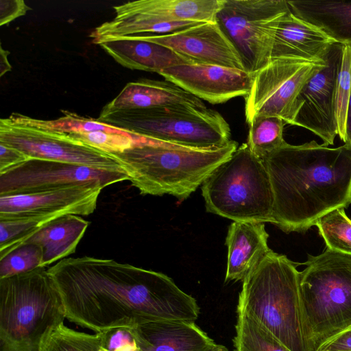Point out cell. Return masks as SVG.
<instances>
[{
  "label": "cell",
  "mask_w": 351,
  "mask_h": 351,
  "mask_svg": "<svg viewBox=\"0 0 351 351\" xmlns=\"http://www.w3.org/2000/svg\"><path fill=\"white\" fill-rule=\"evenodd\" d=\"M29 158L20 151L0 143V173H2Z\"/></svg>",
  "instance_id": "d6a6232c"
},
{
  "label": "cell",
  "mask_w": 351,
  "mask_h": 351,
  "mask_svg": "<svg viewBox=\"0 0 351 351\" xmlns=\"http://www.w3.org/2000/svg\"><path fill=\"white\" fill-rule=\"evenodd\" d=\"M128 180L124 171L96 169L73 163L31 158L0 173V196L34 193L67 185L97 182L105 187Z\"/></svg>",
  "instance_id": "7c38bea8"
},
{
  "label": "cell",
  "mask_w": 351,
  "mask_h": 351,
  "mask_svg": "<svg viewBox=\"0 0 351 351\" xmlns=\"http://www.w3.org/2000/svg\"><path fill=\"white\" fill-rule=\"evenodd\" d=\"M286 123L280 117L259 116L248 125L247 145L250 151L263 160L280 147L285 141L283 138Z\"/></svg>",
  "instance_id": "cb8c5ba5"
},
{
  "label": "cell",
  "mask_w": 351,
  "mask_h": 351,
  "mask_svg": "<svg viewBox=\"0 0 351 351\" xmlns=\"http://www.w3.org/2000/svg\"><path fill=\"white\" fill-rule=\"evenodd\" d=\"M99 45L124 67L160 73L178 64L193 63L172 49L136 36H125L103 41Z\"/></svg>",
  "instance_id": "44dd1931"
},
{
  "label": "cell",
  "mask_w": 351,
  "mask_h": 351,
  "mask_svg": "<svg viewBox=\"0 0 351 351\" xmlns=\"http://www.w3.org/2000/svg\"><path fill=\"white\" fill-rule=\"evenodd\" d=\"M343 45H331L325 53V66L312 77L302 89L299 100L302 106L294 125L305 128L328 147L338 135L335 113V86L340 69Z\"/></svg>",
  "instance_id": "4fadbf2b"
},
{
  "label": "cell",
  "mask_w": 351,
  "mask_h": 351,
  "mask_svg": "<svg viewBox=\"0 0 351 351\" xmlns=\"http://www.w3.org/2000/svg\"><path fill=\"white\" fill-rule=\"evenodd\" d=\"M97 119L147 138L191 149L219 148L230 141L228 123L207 107L178 105L123 110Z\"/></svg>",
  "instance_id": "ba28073f"
},
{
  "label": "cell",
  "mask_w": 351,
  "mask_h": 351,
  "mask_svg": "<svg viewBox=\"0 0 351 351\" xmlns=\"http://www.w3.org/2000/svg\"><path fill=\"white\" fill-rule=\"evenodd\" d=\"M186 105L206 108L202 99L167 81L141 79L128 83L101 110L99 117L130 109Z\"/></svg>",
  "instance_id": "e0dca14e"
},
{
  "label": "cell",
  "mask_w": 351,
  "mask_h": 351,
  "mask_svg": "<svg viewBox=\"0 0 351 351\" xmlns=\"http://www.w3.org/2000/svg\"><path fill=\"white\" fill-rule=\"evenodd\" d=\"M274 193L273 223L304 232L326 213L351 204V149L285 141L263 160Z\"/></svg>",
  "instance_id": "7a4b0ae2"
},
{
  "label": "cell",
  "mask_w": 351,
  "mask_h": 351,
  "mask_svg": "<svg viewBox=\"0 0 351 351\" xmlns=\"http://www.w3.org/2000/svg\"><path fill=\"white\" fill-rule=\"evenodd\" d=\"M104 185L84 182L51 190L0 196V219L29 216L56 219L66 215L92 214Z\"/></svg>",
  "instance_id": "5bb4252c"
},
{
  "label": "cell",
  "mask_w": 351,
  "mask_h": 351,
  "mask_svg": "<svg viewBox=\"0 0 351 351\" xmlns=\"http://www.w3.org/2000/svg\"><path fill=\"white\" fill-rule=\"evenodd\" d=\"M291 12L319 29L335 43L351 45V2L287 1Z\"/></svg>",
  "instance_id": "7402d4cb"
},
{
  "label": "cell",
  "mask_w": 351,
  "mask_h": 351,
  "mask_svg": "<svg viewBox=\"0 0 351 351\" xmlns=\"http://www.w3.org/2000/svg\"><path fill=\"white\" fill-rule=\"evenodd\" d=\"M65 318L61 295L46 267L0 279V343L40 348Z\"/></svg>",
  "instance_id": "8992f818"
},
{
  "label": "cell",
  "mask_w": 351,
  "mask_h": 351,
  "mask_svg": "<svg viewBox=\"0 0 351 351\" xmlns=\"http://www.w3.org/2000/svg\"><path fill=\"white\" fill-rule=\"evenodd\" d=\"M0 351H40V348H16L0 343Z\"/></svg>",
  "instance_id": "8d00e7d4"
},
{
  "label": "cell",
  "mask_w": 351,
  "mask_h": 351,
  "mask_svg": "<svg viewBox=\"0 0 351 351\" xmlns=\"http://www.w3.org/2000/svg\"><path fill=\"white\" fill-rule=\"evenodd\" d=\"M335 42L314 25L293 15L284 14L276 34L271 59L293 57L308 61L322 60Z\"/></svg>",
  "instance_id": "ffe728a7"
},
{
  "label": "cell",
  "mask_w": 351,
  "mask_h": 351,
  "mask_svg": "<svg viewBox=\"0 0 351 351\" xmlns=\"http://www.w3.org/2000/svg\"><path fill=\"white\" fill-rule=\"evenodd\" d=\"M235 331L234 351H290L248 316L237 315Z\"/></svg>",
  "instance_id": "d4e9b609"
},
{
  "label": "cell",
  "mask_w": 351,
  "mask_h": 351,
  "mask_svg": "<svg viewBox=\"0 0 351 351\" xmlns=\"http://www.w3.org/2000/svg\"><path fill=\"white\" fill-rule=\"evenodd\" d=\"M99 333L91 335L71 329L62 324L43 340L40 351H99Z\"/></svg>",
  "instance_id": "4316f807"
},
{
  "label": "cell",
  "mask_w": 351,
  "mask_h": 351,
  "mask_svg": "<svg viewBox=\"0 0 351 351\" xmlns=\"http://www.w3.org/2000/svg\"><path fill=\"white\" fill-rule=\"evenodd\" d=\"M207 212L233 221L273 223L274 193L264 162L247 143L202 184Z\"/></svg>",
  "instance_id": "52a82bcc"
},
{
  "label": "cell",
  "mask_w": 351,
  "mask_h": 351,
  "mask_svg": "<svg viewBox=\"0 0 351 351\" xmlns=\"http://www.w3.org/2000/svg\"><path fill=\"white\" fill-rule=\"evenodd\" d=\"M31 10L23 0L0 1V25L8 24L16 18L23 16Z\"/></svg>",
  "instance_id": "1f68e13d"
},
{
  "label": "cell",
  "mask_w": 351,
  "mask_h": 351,
  "mask_svg": "<svg viewBox=\"0 0 351 351\" xmlns=\"http://www.w3.org/2000/svg\"><path fill=\"white\" fill-rule=\"evenodd\" d=\"M237 148V142L232 140L219 148L197 149L149 138L123 152L111 154L141 194H167L182 201Z\"/></svg>",
  "instance_id": "3957f363"
},
{
  "label": "cell",
  "mask_w": 351,
  "mask_h": 351,
  "mask_svg": "<svg viewBox=\"0 0 351 351\" xmlns=\"http://www.w3.org/2000/svg\"><path fill=\"white\" fill-rule=\"evenodd\" d=\"M351 94V45L343 47L342 58L335 86V113L338 136L346 138L348 108Z\"/></svg>",
  "instance_id": "f546056e"
},
{
  "label": "cell",
  "mask_w": 351,
  "mask_h": 351,
  "mask_svg": "<svg viewBox=\"0 0 351 351\" xmlns=\"http://www.w3.org/2000/svg\"><path fill=\"white\" fill-rule=\"evenodd\" d=\"M135 329L142 351H213L219 345L195 322H152Z\"/></svg>",
  "instance_id": "d6986e66"
},
{
  "label": "cell",
  "mask_w": 351,
  "mask_h": 351,
  "mask_svg": "<svg viewBox=\"0 0 351 351\" xmlns=\"http://www.w3.org/2000/svg\"><path fill=\"white\" fill-rule=\"evenodd\" d=\"M99 351H142L135 326L118 327L101 332Z\"/></svg>",
  "instance_id": "4dcf8cb0"
},
{
  "label": "cell",
  "mask_w": 351,
  "mask_h": 351,
  "mask_svg": "<svg viewBox=\"0 0 351 351\" xmlns=\"http://www.w3.org/2000/svg\"><path fill=\"white\" fill-rule=\"evenodd\" d=\"M164 45L193 63L244 70L237 49L215 22H205L167 34L134 36Z\"/></svg>",
  "instance_id": "2e32d148"
},
{
  "label": "cell",
  "mask_w": 351,
  "mask_h": 351,
  "mask_svg": "<svg viewBox=\"0 0 351 351\" xmlns=\"http://www.w3.org/2000/svg\"><path fill=\"white\" fill-rule=\"evenodd\" d=\"M165 80L212 104L246 96L252 75L245 70L214 64L186 63L173 66L160 73Z\"/></svg>",
  "instance_id": "9a60e30c"
},
{
  "label": "cell",
  "mask_w": 351,
  "mask_h": 351,
  "mask_svg": "<svg viewBox=\"0 0 351 351\" xmlns=\"http://www.w3.org/2000/svg\"><path fill=\"white\" fill-rule=\"evenodd\" d=\"M43 251L37 244L25 243L0 258V279L41 267Z\"/></svg>",
  "instance_id": "83f0119b"
},
{
  "label": "cell",
  "mask_w": 351,
  "mask_h": 351,
  "mask_svg": "<svg viewBox=\"0 0 351 351\" xmlns=\"http://www.w3.org/2000/svg\"><path fill=\"white\" fill-rule=\"evenodd\" d=\"M47 269L66 318L96 333L152 322H195L199 314L196 300L160 272L86 256Z\"/></svg>",
  "instance_id": "6da1fadb"
},
{
  "label": "cell",
  "mask_w": 351,
  "mask_h": 351,
  "mask_svg": "<svg viewBox=\"0 0 351 351\" xmlns=\"http://www.w3.org/2000/svg\"><path fill=\"white\" fill-rule=\"evenodd\" d=\"M90 225L80 216L66 215L43 225L25 243L39 245L43 251L41 267H46L73 254Z\"/></svg>",
  "instance_id": "603a6c76"
},
{
  "label": "cell",
  "mask_w": 351,
  "mask_h": 351,
  "mask_svg": "<svg viewBox=\"0 0 351 351\" xmlns=\"http://www.w3.org/2000/svg\"><path fill=\"white\" fill-rule=\"evenodd\" d=\"M289 10L286 0H223L215 21L252 76L270 62L277 29Z\"/></svg>",
  "instance_id": "9c48e42d"
},
{
  "label": "cell",
  "mask_w": 351,
  "mask_h": 351,
  "mask_svg": "<svg viewBox=\"0 0 351 351\" xmlns=\"http://www.w3.org/2000/svg\"><path fill=\"white\" fill-rule=\"evenodd\" d=\"M344 144L351 149V94L348 108Z\"/></svg>",
  "instance_id": "d590c367"
},
{
  "label": "cell",
  "mask_w": 351,
  "mask_h": 351,
  "mask_svg": "<svg viewBox=\"0 0 351 351\" xmlns=\"http://www.w3.org/2000/svg\"><path fill=\"white\" fill-rule=\"evenodd\" d=\"M299 274L302 321L308 351L351 329V255L326 247L308 255Z\"/></svg>",
  "instance_id": "5b68a950"
},
{
  "label": "cell",
  "mask_w": 351,
  "mask_h": 351,
  "mask_svg": "<svg viewBox=\"0 0 351 351\" xmlns=\"http://www.w3.org/2000/svg\"><path fill=\"white\" fill-rule=\"evenodd\" d=\"M317 351H351V329L327 341Z\"/></svg>",
  "instance_id": "836d02e7"
},
{
  "label": "cell",
  "mask_w": 351,
  "mask_h": 351,
  "mask_svg": "<svg viewBox=\"0 0 351 351\" xmlns=\"http://www.w3.org/2000/svg\"><path fill=\"white\" fill-rule=\"evenodd\" d=\"M325 64L324 58L317 61L293 57L271 59L252 76L250 90L245 97L247 125L259 116L280 117L286 124L294 125L302 106L299 100L302 89Z\"/></svg>",
  "instance_id": "30bf717a"
},
{
  "label": "cell",
  "mask_w": 351,
  "mask_h": 351,
  "mask_svg": "<svg viewBox=\"0 0 351 351\" xmlns=\"http://www.w3.org/2000/svg\"><path fill=\"white\" fill-rule=\"evenodd\" d=\"M0 143L13 147L29 159L55 160L110 171H124L111 154L90 147L68 134L0 120ZM125 172V171H124Z\"/></svg>",
  "instance_id": "8fae6325"
},
{
  "label": "cell",
  "mask_w": 351,
  "mask_h": 351,
  "mask_svg": "<svg viewBox=\"0 0 351 351\" xmlns=\"http://www.w3.org/2000/svg\"><path fill=\"white\" fill-rule=\"evenodd\" d=\"M296 265L271 250L242 281L237 313L256 321L290 351H308Z\"/></svg>",
  "instance_id": "277c9868"
},
{
  "label": "cell",
  "mask_w": 351,
  "mask_h": 351,
  "mask_svg": "<svg viewBox=\"0 0 351 351\" xmlns=\"http://www.w3.org/2000/svg\"><path fill=\"white\" fill-rule=\"evenodd\" d=\"M265 223L233 221L226 238L228 247L225 282L243 281L271 250Z\"/></svg>",
  "instance_id": "ac0fdd59"
},
{
  "label": "cell",
  "mask_w": 351,
  "mask_h": 351,
  "mask_svg": "<svg viewBox=\"0 0 351 351\" xmlns=\"http://www.w3.org/2000/svg\"><path fill=\"white\" fill-rule=\"evenodd\" d=\"M315 226L327 248L351 255V219L343 208L326 213L317 221Z\"/></svg>",
  "instance_id": "484cf974"
},
{
  "label": "cell",
  "mask_w": 351,
  "mask_h": 351,
  "mask_svg": "<svg viewBox=\"0 0 351 351\" xmlns=\"http://www.w3.org/2000/svg\"><path fill=\"white\" fill-rule=\"evenodd\" d=\"M10 54V51L5 50L1 47L0 48V76H3V74L10 71L12 69V66L10 64L8 59V56Z\"/></svg>",
  "instance_id": "e575fe53"
},
{
  "label": "cell",
  "mask_w": 351,
  "mask_h": 351,
  "mask_svg": "<svg viewBox=\"0 0 351 351\" xmlns=\"http://www.w3.org/2000/svg\"><path fill=\"white\" fill-rule=\"evenodd\" d=\"M68 134L90 147L108 154L123 152L149 139L134 133L121 134L103 131L71 132Z\"/></svg>",
  "instance_id": "f1b7e54d"
}]
</instances>
